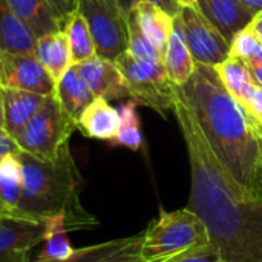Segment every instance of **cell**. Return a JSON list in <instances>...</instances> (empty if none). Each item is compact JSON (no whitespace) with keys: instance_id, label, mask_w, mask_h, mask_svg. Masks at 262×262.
Returning <instances> with one entry per match:
<instances>
[{"instance_id":"cell-1","label":"cell","mask_w":262,"mask_h":262,"mask_svg":"<svg viewBox=\"0 0 262 262\" xmlns=\"http://www.w3.org/2000/svg\"><path fill=\"white\" fill-rule=\"evenodd\" d=\"M186 143L192 187L187 209L206 224L224 262H262V198L241 186L218 157L181 86L173 107Z\"/></svg>"},{"instance_id":"cell-2","label":"cell","mask_w":262,"mask_h":262,"mask_svg":"<svg viewBox=\"0 0 262 262\" xmlns=\"http://www.w3.org/2000/svg\"><path fill=\"white\" fill-rule=\"evenodd\" d=\"M181 88L218 157L241 186L261 198L262 138L250 115L226 89L213 66L196 63Z\"/></svg>"},{"instance_id":"cell-3","label":"cell","mask_w":262,"mask_h":262,"mask_svg":"<svg viewBox=\"0 0 262 262\" xmlns=\"http://www.w3.org/2000/svg\"><path fill=\"white\" fill-rule=\"evenodd\" d=\"M21 164V196L18 212L45 220L63 215L68 230H88L98 226L80 201L81 175L71 150L55 160H38L18 150Z\"/></svg>"},{"instance_id":"cell-4","label":"cell","mask_w":262,"mask_h":262,"mask_svg":"<svg viewBox=\"0 0 262 262\" xmlns=\"http://www.w3.org/2000/svg\"><path fill=\"white\" fill-rule=\"evenodd\" d=\"M143 262H175L212 247L204 221L187 207L164 212L141 232Z\"/></svg>"},{"instance_id":"cell-5","label":"cell","mask_w":262,"mask_h":262,"mask_svg":"<svg viewBox=\"0 0 262 262\" xmlns=\"http://www.w3.org/2000/svg\"><path fill=\"white\" fill-rule=\"evenodd\" d=\"M77 121L60 106L54 92L46 95L38 111L14 138L18 149L38 160H55L71 150L69 141Z\"/></svg>"},{"instance_id":"cell-6","label":"cell","mask_w":262,"mask_h":262,"mask_svg":"<svg viewBox=\"0 0 262 262\" xmlns=\"http://www.w3.org/2000/svg\"><path fill=\"white\" fill-rule=\"evenodd\" d=\"M123 74L129 98L167 117L173 107V84L166 75L163 60L135 58L127 51L115 58Z\"/></svg>"},{"instance_id":"cell-7","label":"cell","mask_w":262,"mask_h":262,"mask_svg":"<svg viewBox=\"0 0 262 262\" xmlns=\"http://www.w3.org/2000/svg\"><path fill=\"white\" fill-rule=\"evenodd\" d=\"M77 9L89 25L97 55L115 61L127 51V17L114 0H78Z\"/></svg>"},{"instance_id":"cell-8","label":"cell","mask_w":262,"mask_h":262,"mask_svg":"<svg viewBox=\"0 0 262 262\" xmlns=\"http://www.w3.org/2000/svg\"><path fill=\"white\" fill-rule=\"evenodd\" d=\"M175 18L183 29L186 43L196 63L216 66L229 57L230 43L204 17L198 6L181 8Z\"/></svg>"},{"instance_id":"cell-9","label":"cell","mask_w":262,"mask_h":262,"mask_svg":"<svg viewBox=\"0 0 262 262\" xmlns=\"http://www.w3.org/2000/svg\"><path fill=\"white\" fill-rule=\"evenodd\" d=\"M0 86L46 97L54 92L55 81L35 54H0Z\"/></svg>"},{"instance_id":"cell-10","label":"cell","mask_w":262,"mask_h":262,"mask_svg":"<svg viewBox=\"0 0 262 262\" xmlns=\"http://www.w3.org/2000/svg\"><path fill=\"white\" fill-rule=\"evenodd\" d=\"M45 221L25 215L0 218V262H31L32 250L41 244Z\"/></svg>"},{"instance_id":"cell-11","label":"cell","mask_w":262,"mask_h":262,"mask_svg":"<svg viewBox=\"0 0 262 262\" xmlns=\"http://www.w3.org/2000/svg\"><path fill=\"white\" fill-rule=\"evenodd\" d=\"M77 68L95 98H104L107 101L129 98L126 81L115 61L95 55L77 64Z\"/></svg>"},{"instance_id":"cell-12","label":"cell","mask_w":262,"mask_h":262,"mask_svg":"<svg viewBox=\"0 0 262 262\" xmlns=\"http://www.w3.org/2000/svg\"><path fill=\"white\" fill-rule=\"evenodd\" d=\"M198 8L229 43L255 15L243 0H198Z\"/></svg>"},{"instance_id":"cell-13","label":"cell","mask_w":262,"mask_h":262,"mask_svg":"<svg viewBox=\"0 0 262 262\" xmlns=\"http://www.w3.org/2000/svg\"><path fill=\"white\" fill-rule=\"evenodd\" d=\"M77 129L88 138L111 143L120 129V112L107 100L94 98L78 117Z\"/></svg>"},{"instance_id":"cell-14","label":"cell","mask_w":262,"mask_h":262,"mask_svg":"<svg viewBox=\"0 0 262 262\" xmlns=\"http://www.w3.org/2000/svg\"><path fill=\"white\" fill-rule=\"evenodd\" d=\"M132 12L143 35L163 55L173 29V17L150 0H138Z\"/></svg>"},{"instance_id":"cell-15","label":"cell","mask_w":262,"mask_h":262,"mask_svg":"<svg viewBox=\"0 0 262 262\" xmlns=\"http://www.w3.org/2000/svg\"><path fill=\"white\" fill-rule=\"evenodd\" d=\"M161 58L166 75L170 80V83L177 86H184L187 80L192 77L196 61L192 57L183 29L177 18H173V29L170 32L166 51L161 55Z\"/></svg>"},{"instance_id":"cell-16","label":"cell","mask_w":262,"mask_h":262,"mask_svg":"<svg viewBox=\"0 0 262 262\" xmlns=\"http://www.w3.org/2000/svg\"><path fill=\"white\" fill-rule=\"evenodd\" d=\"M35 41L28 25L0 0V54H35Z\"/></svg>"},{"instance_id":"cell-17","label":"cell","mask_w":262,"mask_h":262,"mask_svg":"<svg viewBox=\"0 0 262 262\" xmlns=\"http://www.w3.org/2000/svg\"><path fill=\"white\" fill-rule=\"evenodd\" d=\"M45 97L26 91L3 89V129L15 138L41 106Z\"/></svg>"},{"instance_id":"cell-18","label":"cell","mask_w":262,"mask_h":262,"mask_svg":"<svg viewBox=\"0 0 262 262\" xmlns=\"http://www.w3.org/2000/svg\"><path fill=\"white\" fill-rule=\"evenodd\" d=\"M35 57L46 69V72L57 83L74 64L69 46L61 29L48 32L35 41Z\"/></svg>"},{"instance_id":"cell-19","label":"cell","mask_w":262,"mask_h":262,"mask_svg":"<svg viewBox=\"0 0 262 262\" xmlns=\"http://www.w3.org/2000/svg\"><path fill=\"white\" fill-rule=\"evenodd\" d=\"M54 95L64 112L75 121L95 98L88 83L78 72L77 64H72L69 71L55 83Z\"/></svg>"},{"instance_id":"cell-20","label":"cell","mask_w":262,"mask_h":262,"mask_svg":"<svg viewBox=\"0 0 262 262\" xmlns=\"http://www.w3.org/2000/svg\"><path fill=\"white\" fill-rule=\"evenodd\" d=\"M226 86V89L233 95V98L246 109H249L250 100L255 91L259 88L256 80L253 78L250 69L247 68L246 61L235 57H227L223 63L213 66Z\"/></svg>"},{"instance_id":"cell-21","label":"cell","mask_w":262,"mask_h":262,"mask_svg":"<svg viewBox=\"0 0 262 262\" xmlns=\"http://www.w3.org/2000/svg\"><path fill=\"white\" fill-rule=\"evenodd\" d=\"M45 233L41 249L35 261H64L75 253V247L71 244L68 236V227L63 215L45 218Z\"/></svg>"},{"instance_id":"cell-22","label":"cell","mask_w":262,"mask_h":262,"mask_svg":"<svg viewBox=\"0 0 262 262\" xmlns=\"http://www.w3.org/2000/svg\"><path fill=\"white\" fill-rule=\"evenodd\" d=\"M61 31L64 32L74 64L84 63L97 55V48L89 25L78 9L66 17L61 23Z\"/></svg>"},{"instance_id":"cell-23","label":"cell","mask_w":262,"mask_h":262,"mask_svg":"<svg viewBox=\"0 0 262 262\" xmlns=\"http://www.w3.org/2000/svg\"><path fill=\"white\" fill-rule=\"evenodd\" d=\"M14 14L28 25L35 38L61 29L60 21L54 15L46 0H6Z\"/></svg>"},{"instance_id":"cell-24","label":"cell","mask_w":262,"mask_h":262,"mask_svg":"<svg viewBox=\"0 0 262 262\" xmlns=\"http://www.w3.org/2000/svg\"><path fill=\"white\" fill-rule=\"evenodd\" d=\"M21 196V164L18 152L0 158V198L6 206L18 212ZM20 213V212H18Z\"/></svg>"},{"instance_id":"cell-25","label":"cell","mask_w":262,"mask_h":262,"mask_svg":"<svg viewBox=\"0 0 262 262\" xmlns=\"http://www.w3.org/2000/svg\"><path fill=\"white\" fill-rule=\"evenodd\" d=\"M137 103L129 100L124 103L118 112H120V129L114 140L111 141L112 146H123L134 152L140 150L143 146V134L140 127V118L137 114Z\"/></svg>"},{"instance_id":"cell-26","label":"cell","mask_w":262,"mask_h":262,"mask_svg":"<svg viewBox=\"0 0 262 262\" xmlns=\"http://www.w3.org/2000/svg\"><path fill=\"white\" fill-rule=\"evenodd\" d=\"M129 241V238H120V239H111V241H104L100 244H94V246H88L83 249H77L75 253L64 259V261H48V262H101L104 258H107L109 255L115 253L117 250H120L123 246H126ZM31 262H40V261H31Z\"/></svg>"},{"instance_id":"cell-27","label":"cell","mask_w":262,"mask_h":262,"mask_svg":"<svg viewBox=\"0 0 262 262\" xmlns=\"http://www.w3.org/2000/svg\"><path fill=\"white\" fill-rule=\"evenodd\" d=\"M261 51L262 43L258 40V37L249 28H244L230 41L229 57H235L241 60H252V58H256Z\"/></svg>"},{"instance_id":"cell-28","label":"cell","mask_w":262,"mask_h":262,"mask_svg":"<svg viewBox=\"0 0 262 262\" xmlns=\"http://www.w3.org/2000/svg\"><path fill=\"white\" fill-rule=\"evenodd\" d=\"M141 236L143 233H138L135 236H130L127 244L123 246L115 253L109 255L101 262H143L140 256V246H141Z\"/></svg>"},{"instance_id":"cell-29","label":"cell","mask_w":262,"mask_h":262,"mask_svg":"<svg viewBox=\"0 0 262 262\" xmlns=\"http://www.w3.org/2000/svg\"><path fill=\"white\" fill-rule=\"evenodd\" d=\"M46 3L49 5L54 15L57 17V20L61 25L66 20V17L77 9L78 0H46Z\"/></svg>"},{"instance_id":"cell-30","label":"cell","mask_w":262,"mask_h":262,"mask_svg":"<svg viewBox=\"0 0 262 262\" xmlns=\"http://www.w3.org/2000/svg\"><path fill=\"white\" fill-rule=\"evenodd\" d=\"M247 114L250 115V118L253 120V123L256 124L259 134H262V86H259L252 100H250V104H249V109H247Z\"/></svg>"},{"instance_id":"cell-31","label":"cell","mask_w":262,"mask_h":262,"mask_svg":"<svg viewBox=\"0 0 262 262\" xmlns=\"http://www.w3.org/2000/svg\"><path fill=\"white\" fill-rule=\"evenodd\" d=\"M175 262H224L223 256L220 255V252L212 246L200 253H195V255H190V256H186V258H181Z\"/></svg>"},{"instance_id":"cell-32","label":"cell","mask_w":262,"mask_h":262,"mask_svg":"<svg viewBox=\"0 0 262 262\" xmlns=\"http://www.w3.org/2000/svg\"><path fill=\"white\" fill-rule=\"evenodd\" d=\"M18 146L15 143V140L6 134V130L3 127H0V158L3 155H8V154H15L18 152Z\"/></svg>"},{"instance_id":"cell-33","label":"cell","mask_w":262,"mask_h":262,"mask_svg":"<svg viewBox=\"0 0 262 262\" xmlns=\"http://www.w3.org/2000/svg\"><path fill=\"white\" fill-rule=\"evenodd\" d=\"M150 2H154V3H157L158 6H161L169 15H172L173 18L180 14V11H181V8L178 6V3H177V0H150Z\"/></svg>"},{"instance_id":"cell-34","label":"cell","mask_w":262,"mask_h":262,"mask_svg":"<svg viewBox=\"0 0 262 262\" xmlns=\"http://www.w3.org/2000/svg\"><path fill=\"white\" fill-rule=\"evenodd\" d=\"M247 68L250 69L253 78L256 80V83L262 86V61L258 58H252V60H244Z\"/></svg>"},{"instance_id":"cell-35","label":"cell","mask_w":262,"mask_h":262,"mask_svg":"<svg viewBox=\"0 0 262 262\" xmlns=\"http://www.w3.org/2000/svg\"><path fill=\"white\" fill-rule=\"evenodd\" d=\"M247 28L258 37V40L262 43V11L256 12L253 15V18L250 20V23L247 25Z\"/></svg>"},{"instance_id":"cell-36","label":"cell","mask_w":262,"mask_h":262,"mask_svg":"<svg viewBox=\"0 0 262 262\" xmlns=\"http://www.w3.org/2000/svg\"><path fill=\"white\" fill-rule=\"evenodd\" d=\"M114 2L120 6V9L123 11V14H124L126 17H129V14L132 12L135 3H137L138 0H114Z\"/></svg>"},{"instance_id":"cell-37","label":"cell","mask_w":262,"mask_h":262,"mask_svg":"<svg viewBox=\"0 0 262 262\" xmlns=\"http://www.w3.org/2000/svg\"><path fill=\"white\" fill-rule=\"evenodd\" d=\"M11 215H21V213H18L17 210H14V209H11L9 206H6V204L3 203V200L0 198V218H3V216H11Z\"/></svg>"},{"instance_id":"cell-38","label":"cell","mask_w":262,"mask_h":262,"mask_svg":"<svg viewBox=\"0 0 262 262\" xmlns=\"http://www.w3.org/2000/svg\"><path fill=\"white\" fill-rule=\"evenodd\" d=\"M243 2H244L255 14L262 11V0H243Z\"/></svg>"},{"instance_id":"cell-39","label":"cell","mask_w":262,"mask_h":262,"mask_svg":"<svg viewBox=\"0 0 262 262\" xmlns=\"http://www.w3.org/2000/svg\"><path fill=\"white\" fill-rule=\"evenodd\" d=\"M177 3L180 8H187V6L196 8L198 6V0H177Z\"/></svg>"},{"instance_id":"cell-40","label":"cell","mask_w":262,"mask_h":262,"mask_svg":"<svg viewBox=\"0 0 262 262\" xmlns=\"http://www.w3.org/2000/svg\"><path fill=\"white\" fill-rule=\"evenodd\" d=\"M5 123V114H3V88L0 86V127H3Z\"/></svg>"},{"instance_id":"cell-41","label":"cell","mask_w":262,"mask_h":262,"mask_svg":"<svg viewBox=\"0 0 262 262\" xmlns=\"http://www.w3.org/2000/svg\"><path fill=\"white\" fill-rule=\"evenodd\" d=\"M259 196L262 198V180H261V187H259Z\"/></svg>"},{"instance_id":"cell-42","label":"cell","mask_w":262,"mask_h":262,"mask_svg":"<svg viewBox=\"0 0 262 262\" xmlns=\"http://www.w3.org/2000/svg\"><path fill=\"white\" fill-rule=\"evenodd\" d=\"M256 58H258V60H261V61H262V51H261V52H259V55H258Z\"/></svg>"},{"instance_id":"cell-43","label":"cell","mask_w":262,"mask_h":262,"mask_svg":"<svg viewBox=\"0 0 262 262\" xmlns=\"http://www.w3.org/2000/svg\"><path fill=\"white\" fill-rule=\"evenodd\" d=\"M261 138H262V134H261Z\"/></svg>"}]
</instances>
